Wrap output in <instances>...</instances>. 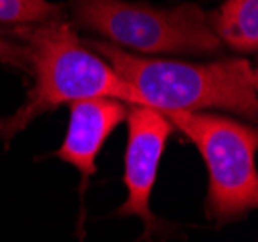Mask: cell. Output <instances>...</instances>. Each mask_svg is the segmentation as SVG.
Wrapping results in <instances>:
<instances>
[{
    "label": "cell",
    "mask_w": 258,
    "mask_h": 242,
    "mask_svg": "<svg viewBox=\"0 0 258 242\" xmlns=\"http://www.w3.org/2000/svg\"><path fill=\"white\" fill-rule=\"evenodd\" d=\"M14 33L25 42V58L31 63L35 83L20 110L0 119V137L6 142L22 133L33 119L66 102L108 96L127 104H141L137 91L106 60L98 58L79 41L68 21L22 25Z\"/></svg>",
    "instance_id": "6da1fadb"
},
{
    "label": "cell",
    "mask_w": 258,
    "mask_h": 242,
    "mask_svg": "<svg viewBox=\"0 0 258 242\" xmlns=\"http://www.w3.org/2000/svg\"><path fill=\"white\" fill-rule=\"evenodd\" d=\"M85 44L137 91L143 106L158 112L226 110L250 121L258 116V75L247 60L187 63L135 56L102 41Z\"/></svg>",
    "instance_id": "7a4b0ae2"
},
{
    "label": "cell",
    "mask_w": 258,
    "mask_h": 242,
    "mask_svg": "<svg viewBox=\"0 0 258 242\" xmlns=\"http://www.w3.org/2000/svg\"><path fill=\"white\" fill-rule=\"evenodd\" d=\"M127 117V102L108 96L76 100L70 106V125L56 156L81 171L83 177L97 173V156L112 131Z\"/></svg>",
    "instance_id": "8992f818"
},
{
    "label": "cell",
    "mask_w": 258,
    "mask_h": 242,
    "mask_svg": "<svg viewBox=\"0 0 258 242\" xmlns=\"http://www.w3.org/2000/svg\"><path fill=\"white\" fill-rule=\"evenodd\" d=\"M76 21L110 44L145 54H214L220 50L208 14L197 4L170 10L127 0H76Z\"/></svg>",
    "instance_id": "277c9868"
},
{
    "label": "cell",
    "mask_w": 258,
    "mask_h": 242,
    "mask_svg": "<svg viewBox=\"0 0 258 242\" xmlns=\"http://www.w3.org/2000/svg\"><path fill=\"white\" fill-rule=\"evenodd\" d=\"M258 0H226L220 10L208 16L210 27L220 42L239 52L258 48Z\"/></svg>",
    "instance_id": "52a82bcc"
},
{
    "label": "cell",
    "mask_w": 258,
    "mask_h": 242,
    "mask_svg": "<svg viewBox=\"0 0 258 242\" xmlns=\"http://www.w3.org/2000/svg\"><path fill=\"white\" fill-rule=\"evenodd\" d=\"M0 58L2 60H10V62L20 63L25 58V48L18 46V44H12V42L0 39Z\"/></svg>",
    "instance_id": "9c48e42d"
},
{
    "label": "cell",
    "mask_w": 258,
    "mask_h": 242,
    "mask_svg": "<svg viewBox=\"0 0 258 242\" xmlns=\"http://www.w3.org/2000/svg\"><path fill=\"white\" fill-rule=\"evenodd\" d=\"M199 148L208 168V215L220 223L243 217L258 206L254 127L208 112H162Z\"/></svg>",
    "instance_id": "3957f363"
},
{
    "label": "cell",
    "mask_w": 258,
    "mask_h": 242,
    "mask_svg": "<svg viewBox=\"0 0 258 242\" xmlns=\"http://www.w3.org/2000/svg\"><path fill=\"white\" fill-rule=\"evenodd\" d=\"M62 16L64 8L48 0H0V23L6 25H41Z\"/></svg>",
    "instance_id": "ba28073f"
},
{
    "label": "cell",
    "mask_w": 258,
    "mask_h": 242,
    "mask_svg": "<svg viewBox=\"0 0 258 242\" xmlns=\"http://www.w3.org/2000/svg\"><path fill=\"white\" fill-rule=\"evenodd\" d=\"M172 131L173 125L162 112L143 104H127V146L123 169L127 198L119 206L118 215L139 217L147 232L152 231L156 221L149 204L162 154Z\"/></svg>",
    "instance_id": "5b68a950"
}]
</instances>
